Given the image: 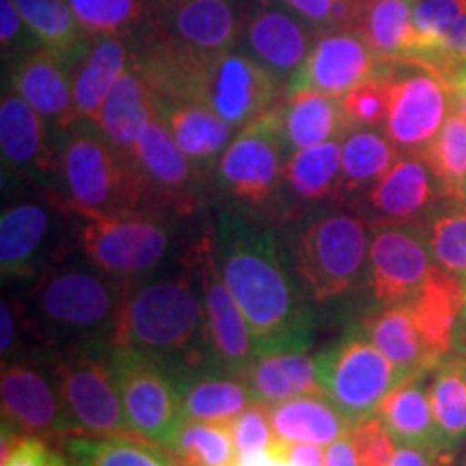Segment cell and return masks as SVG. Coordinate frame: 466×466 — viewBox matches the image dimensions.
<instances>
[{"instance_id": "obj_1", "label": "cell", "mask_w": 466, "mask_h": 466, "mask_svg": "<svg viewBox=\"0 0 466 466\" xmlns=\"http://www.w3.org/2000/svg\"><path fill=\"white\" fill-rule=\"evenodd\" d=\"M212 240L220 275L253 330L258 357L309 352V299L285 264L268 220L227 208L218 214Z\"/></svg>"}, {"instance_id": "obj_2", "label": "cell", "mask_w": 466, "mask_h": 466, "mask_svg": "<svg viewBox=\"0 0 466 466\" xmlns=\"http://www.w3.org/2000/svg\"><path fill=\"white\" fill-rule=\"evenodd\" d=\"M110 346L134 350L171 376L208 363L206 305L195 247L175 266L127 285Z\"/></svg>"}, {"instance_id": "obj_3", "label": "cell", "mask_w": 466, "mask_h": 466, "mask_svg": "<svg viewBox=\"0 0 466 466\" xmlns=\"http://www.w3.org/2000/svg\"><path fill=\"white\" fill-rule=\"evenodd\" d=\"M134 58L156 93L201 104L236 130L279 104L283 83L240 48L218 55L171 44H134Z\"/></svg>"}, {"instance_id": "obj_4", "label": "cell", "mask_w": 466, "mask_h": 466, "mask_svg": "<svg viewBox=\"0 0 466 466\" xmlns=\"http://www.w3.org/2000/svg\"><path fill=\"white\" fill-rule=\"evenodd\" d=\"M127 285L86 258L56 261L28 294V329L55 352L110 343Z\"/></svg>"}, {"instance_id": "obj_5", "label": "cell", "mask_w": 466, "mask_h": 466, "mask_svg": "<svg viewBox=\"0 0 466 466\" xmlns=\"http://www.w3.org/2000/svg\"><path fill=\"white\" fill-rule=\"evenodd\" d=\"M50 199L63 214L78 218L141 209L137 182L124 156L96 121L78 119L58 138V182Z\"/></svg>"}, {"instance_id": "obj_6", "label": "cell", "mask_w": 466, "mask_h": 466, "mask_svg": "<svg viewBox=\"0 0 466 466\" xmlns=\"http://www.w3.org/2000/svg\"><path fill=\"white\" fill-rule=\"evenodd\" d=\"M367 220L343 208L309 214L291 244L294 272L307 299L329 305L346 296L367 275Z\"/></svg>"}, {"instance_id": "obj_7", "label": "cell", "mask_w": 466, "mask_h": 466, "mask_svg": "<svg viewBox=\"0 0 466 466\" xmlns=\"http://www.w3.org/2000/svg\"><path fill=\"white\" fill-rule=\"evenodd\" d=\"M288 158L281 104H277L233 137L212 175L214 188L229 203V209L277 220L279 190Z\"/></svg>"}, {"instance_id": "obj_8", "label": "cell", "mask_w": 466, "mask_h": 466, "mask_svg": "<svg viewBox=\"0 0 466 466\" xmlns=\"http://www.w3.org/2000/svg\"><path fill=\"white\" fill-rule=\"evenodd\" d=\"M50 367L72 421L74 436L141 439L127 423L110 365V343H85L56 350Z\"/></svg>"}, {"instance_id": "obj_9", "label": "cell", "mask_w": 466, "mask_h": 466, "mask_svg": "<svg viewBox=\"0 0 466 466\" xmlns=\"http://www.w3.org/2000/svg\"><path fill=\"white\" fill-rule=\"evenodd\" d=\"M173 217L151 209L80 218V250L104 272L124 283L141 281L160 270L173 248Z\"/></svg>"}, {"instance_id": "obj_10", "label": "cell", "mask_w": 466, "mask_h": 466, "mask_svg": "<svg viewBox=\"0 0 466 466\" xmlns=\"http://www.w3.org/2000/svg\"><path fill=\"white\" fill-rule=\"evenodd\" d=\"M127 165L137 182L141 209L186 218L201 208L208 179L197 171L156 113L138 134Z\"/></svg>"}, {"instance_id": "obj_11", "label": "cell", "mask_w": 466, "mask_h": 466, "mask_svg": "<svg viewBox=\"0 0 466 466\" xmlns=\"http://www.w3.org/2000/svg\"><path fill=\"white\" fill-rule=\"evenodd\" d=\"M322 393L354 425L378 415L401 378L365 333H350L316 357Z\"/></svg>"}, {"instance_id": "obj_12", "label": "cell", "mask_w": 466, "mask_h": 466, "mask_svg": "<svg viewBox=\"0 0 466 466\" xmlns=\"http://www.w3.org/2000/svg\"><path fill=\"white\" fill-rule=\"evenodd\" d=\"M110 365L134 434L167 450L186 423L173 376L143 354L119 346H110Z\"/></svg>"}, {"instance_id": "obj_13", "label": "cell", "mask_w": 466, "mask_h": 466, "mask_svg": "<svg viewBox=\"0 0 466 466\" xmlns=\"http://www.w3.org/2000/svg\"><path fill=\"white\" fill-rule=\"evenodd\" d=\"M240 33V0H147V17L134 44L160 42L218 55L236 50Z\"/></svg>"}, {"instance_id": "obj_14", "label": "cell", "mask_w": 466, "mask_h": 466, "mask_svg": "<svg viewBox=\"0 0 466 466\" xmlns=\"http://www.w3.org/2000/svg\"><path fill=\"white\" fill-rule=\"evenodd\" d=\"M423 223H371L367 288L380 307L408 302L432 270Z\"/></svg>"}, {"instance_id": "obj_15", "label": "cell", "mask_w": 466, "mask_h": 466, "mask_svg": "<svg viewBox=\"0 0 466 466\" xmlns=\"http://www.w3.org/2000/svg\"><path fill=\"white\" fill-rule=\"evenodd\" d=\"M395 67L398 63L382 61L357 28L322 31L318 33L299 72L289 78L288 96L313 91L343 97L367 80L395 74Z\"/></svg>"}, {"instance_id": "obj_16", "label": "cell", "mask_w": 466, "mask_h": 466, "mask_svg": "<svg viewBox=\"0 0 466 466\" xmlns=\"http://www.w3.org/2000/svg\"><path fill=\"white\" fill-rule=\"evenodd\" d=\"M3 423L20 436L37 439H74L66 404L52 367L33 360H5L0 374Z\"/></svg>"}, {"instance_id": "obj_17", "label": "cell", "mask_w": 466, "mask_h": 466, "mask_svg": "<svg viewBox=\"0 0 466 466\" xmlns=\"http://www.w3.org/2000/svg\"><path fill=\"white\" fill-rule=\"evenodd\" d=\"M195 253L206 305L209 360L227 371L244 376L258 360V348L248 319L244 318L240 305L233 299L218 270L212 233H206L197 242Z\"/></svg>"}, {"instance_id": "obj_18", "label": "cell", "mask_w": 466, "mask_h": 466, "mask_svg": "<svg viewBox=\"0 0 466 466\" xmlns=\"http://www.w3.org/2000/svg\"><path fill=\"white\" fill-rule=\"evenodd\" d=\"M318 31L289 11L281 0H244L238 48L261 63L281 83L299 72Z\"/></svg>"}, {"instance_id": "obj_19", "label": "cell", "mask_w": 466, "mask_h": 466, "mask_svg": "<svg viewBox=\"0 0 466 466\" xmlns=\"http://www.w3.org/2000/svg\"><path fill=\"white\" fill-rule=\"evenodd\" d=\"M58 209L50 199L11 203L0 217V270L3 279H37L63 259L58 250Z\"/></svg>"}, {"instance_id": "obj_20", "label": "cell", "mask_w": 466, "mask_h": 466, "mask_svg": "<svg viewBox=\"0 0 466 466\" xmlns=\"http://www.w3.org/2000/svg\"><path fill=\"white\" fill-rule=\"evenodd\" d=\"M415 67L404 76L395 72L391 106L384 119V134L404 154H421L451 110L450 85L439 74Z\"/></svg>"}, {"instance_id": "obj_21", "label": "cell", "mask_w": 466, "mask_h": 466, "mask_svg": "<svg viewBox=\"0 0 466 466\" xmlns=\"http://www.w3.org/2000/svg\"><path fill=\"white\" fill-rule=\"evenodd\" d=\"M3 165L50 197L58 182V137L26 100L9 91L0 102Z\"/></svg>"}, {"instance_id": "obj_22", "label": "cell", "mask_w": 466, "mask_h": 466, "mask_svg": "<svg viewBox=\"0 0 466 466\" xmlns=\"http://www.w3.org/2000/svg\"><path fill=\"white\" fill-rule=\"evenodd\" d=\"M11 91L31 104L58 138L78 124L74 66L55 52L35 48L17 58L11 69Z\"/></svg>"}, {"instance_id": "obj_23", "label": "cell", "mask_w": 466, "mask_h": 466, "mask_svg": "<svg viewBox=\"0 0 466 466\" xmlns=\"http://www.w3.org/2000/svg\"><path fill=\"white\" fill-rule=\"evenodd\" d=\"M341 141H330L291 154L283 168L277 220H294L339 203Z\"/></svg>"}, {"instance_id": "obj_24", "label": "cell", "mask_w": 466, "mask_h": 466, "mask_svg": "<svg viewBox=\"0 0 466 466\" xmlns=\"http://www.w3.org/2000/svg\"><path fill=\"white\" fill-rule=\"evenodd\" d=\"M442 197L445 192L423 156L406 154L395 160L360 203H365L371 223H421L423 214Z\"/></svg>"}, {"instance_id": "obj_25", "label": "cell", "mask_w": 466, "mask_h": 466, "mask_svg": "<svg viewBox=\"0 0 466 466\" xmlns=\"http://www.w3.org/2000/svg\"><path fill=\"white\" fill-rule=\"evenodd\" d=\"M154 113L168 127L197 171L212 179L218 160L236 137V127L201 104L175 100L160 93H154Z\"/></svg>"}, {"instance_id": "obj_26", "label": "cell", "mask_w": 466, "mask_h": 466, "mask_svg": "<svg viewBox=\"0 0 466 466\" xmlns=\"http://www.w3.org/2000/svg\"><path fill=\"white\" fill-rule=\"evenodd\" d=\"M186 421L231 423L255 404L247 378L233 374L212 360L173 376Z\"/></svg>"}, {"instance_id": "obj_27", "label": "cell", "mask_w": 466, "mask_h": 466, "mask_svg": "<svg viewBox=\"0 0 466 466\" xmlns=\"http://www.w3.org/2000/svg\"><path fill=\"white\" fill-rule=\"evenodd\" d=\"M408 305L412 307L419 333L430 354L441 363L450 357L456 341L460 316L466 307V283L434 264L423 288L408 300Z\"/></svg>"}, {"instance_id": "obj_28", "label": "cell", "mask_w": 466, "mask_h": 466, "mask_svg": "<svg viewBox=\"0 0 466 466\" xmlns=\"http://www.w3.org/2000/svg\"><path fill=\"white\" fill-rule=\"evenodd\" d=\"M363 333L391 360L401 380L425 378L439 365L419 333L415 313L408 302L382 307L374 316L365 318Z\"/></svg>"}, {"instance_id": "obj_29", "label": "cell", "mask_w": 466, "mask_h": 466, "mask_svg": "<svg viewBox=\"0 0 466 466\" xmlns=\"http://www.w3.org/2000/svg\"><path fill=\"white\" fill-rule=\"evenodd\" d=\"M154 93L147 76L132 56L130 66L116 80L97 116V127L126 160L143 126L154 116Z\"/></svg>"}, {"instance_id": "obj_30", "label": "cell", "mask_w": 466, "mask_h": 466, "mask_svg": "<svg viewBox=\"0 0 466 466\" xmlns=\"http://www.w3.org/2000/svg\"><path fill=\"white\" fill-rule=\"evenodd\" d=\"M134 56L132 37H104L91 44L74 69V102L80 119L97 121L100 110Z\"/></svg>"}, {"instance_id": "obj_31", "label": "cell", "mask_w": 466, "mask_h": 466, "mask_svg": "<svg viewBox=\"0 0 466 466\" xmlns=\"http://www.w3.org/2000/svg\"><path fill=\"white\" fill-rule=\"evenodd\" d=\"M281 119L288 156L316 145L341 141L350 132L341 97L324 93L302 91L288 96V102L281 104Z\"/></svg>"}, {"instance_id": "obj_32", "label": "cell", "mask_w": 466, "mask_h": 466, "mask_svg": "<svg viewBox=\"0 0 466 466\" xmlns=\"http://www.w3.org/2000/svg\"><path fill=\"white\" fill-rule=\"evenodd\" d=\"M268 408L279 441L285 442L330 445L348 436L354 425L324 393L299 395Z\"/></svg>"}, {"instance_id": "obj_33", "label": "cell", "mask_w": 466, "mask_h": 466, "mask_svg": "<svg viewBox=\"0 0 466 466\" xmlns=\"http://www.w3.org/2000/svg\"><path fill=\"white\" fill-rule=\"evenodd\" d=\"M400 149L374 127L350 130L341 143L339 203H360L398 160Z\"/></svg>"}, {"instance_id": "obj_34", "label": "cell", "mask_w": 466, "mask_h": 466, "mask_svg": "<svg viewBox=\"0 0 466 466\" xmlns=\"http://www.w3.org/2000/svg\"><path fill=\"white\" fill-rule=\"evenodd\" d=\"M425 378L401 380L384 398L378 417L387 425L398 445L421 447V450L442 451L439 428L430 401V391L423 384Z\"/></svg>"}, {"instance_id": "obj_35", "label": "cell", "mask_w": 466, "mask_h": 466, "mask_svg": "<svg viewBox=\"0 0 466 466\" xmlns=\"http://www.w3.org/2000/svg\"><path fill=\"white\" fill-rule=\"evenodd\" d=\"M250 393L259 404L272 406L299 395L322 393L316 357L307 352H277L258 357L244 374Z\"/></svg>"}, {"instance_id": "obj_36", "label": "cell", "mask_w": 466, "mask_h": 466, "mask_svg": "<svg viewBox=\"0 0 466 466\" xmlns=\"http://www.w3.org/2000/svg\"><path fill=\"white\" fill-rule=\"evenodd\" d=\"M415 0H370L357 31L382 61L408 66L415 56Z\"/></svg>"}, {"instance_id": "obj_37", "label": "cell", "mask_w": 466, "mask_h": 466, "mask_svg": "<svg viewBox=\"0 0 466 466\" xmlns=\"http://www.w3.org/2000/svg\"><path fill=\"white\" fill-rule=\"evenodd\" d=\"M15 5L37 44L63 56L76 69L93 39L78 25L69 0H15Z\"/></svg>"}, {"instance_id": "obj_38", "label": "cell", "mask_w": 466, "mask_h": 466, "mask_svg": "<svg viewBox=\"0 0 466 466\" xmlns=\"http://www.w3.org/2000/svg\"><path fill=\"white\" fill-rule=\"evenodd\" d=\"M430 401L439 428L442 451H453L466 441V357L450 354L432 370Z\"/></svg>"}, {"instance_id": "obj_39", "label": "cell", "mask_w": 466, "mask_h": 466, "mask_svg": "<svg viewBox=\"0 0 466 466\" xmlns=\"http://www.w3.org/2000/svg\"><path fill=\"white\" fill-rule=\"evenodd\" d=\"M165 451L175 466H236L238 462L229 423L186 421Z\"/></svg>"}, {"instance_id": "obj_40", "label": "cell", "mask_w": 466, "mask_h": 466, "mask_svg": "<svg viewBox=\"0 0 466 466\" xmlns=\"http://www.w3.org/2000/svg\"><path fill=\"white\" fill-rule=\"evenodd\" d=\"M423 160L432 168L447 199H464L466 182V119L450 113L439 134L421 151Z\"/></svg>"}, {"instance_id": "obj_41", "label": "cell", "mask_w": 466, "mask_h": 466, "mask_svg": "<svg viewBox=\"0 0 466 466\" xmlns=\"http://www.w3.org/2000/svg\"><path fill=\"white\" fill-rule=\"evenodd\" d=\"M67 450L78 466H175L162 447L141 439L74 436Z\"/></svg>"}, {"instance_id": "obj_42", "label": "cell", "mask_w": 466, "mask_h": 466, "mask_svg": "<svg viewBox=\"0 0 466 466\" xmlns=\"http://www.w3.org/2000/svg\"><path fill=\"white\" fill-rule=\"evenodd\" d=\"M86 37H132L147 17V0H69Z\"/></svg>"}, {"instance_id": "obj_43", "label": "cell", "mask_w": 466, "mask_h": 466, "mask_svg": "<svg viewBox=\"0 0 466 466\" xmlns=\"http://www.w3.org/2000/svg\"><path fill=\"white\" fill-rule=\"evenodd\" d=\"M425 233L434 264L466 283V208L453 199L450 208L436 209Z\"/></svg>"}, {"instance_id": "obj_44", "label": "cell", "mask_w": 466, "mask_h": 466, "mask_svg": "<svg viewBox=\"0 0 466 466\" xmlns=\"http://www.w3.org/2000/svg\"><path fill=\"white\" fill-rule=\"evenodd\" d=\"M466 14V0H415V56L408 66H423L425 58L442 44L451 26Z\"/></svg>"}, {"instance_id": "obj_45", "label": "cell", "mask_w": 466, "mask_h": 466, "mask_svg": "<svg viewBox=\"0 0 466 466\" xmlns=\"http://www.w3.org/2000/svg\"><path fill=\"white\" fill-rule=\"evenodd\" d=\"M393 76L367 80V83L354 86L341 97V108L346 115L350 130L357 127H376L384 126V119L391 106V83Z\"/></svg>"}, {"instance_id": "obj_46", "label": "cell", "mask_w": 466, "mask_h": 466, "mask_svg": "<svg viewBox=\"0 0 466 466\" xmlns=\"http://www.w3.org/2000/svg\"><path fill=\"white\" fill-rule=\"evenodd\" d=\"M289 11L318 33L357 28L370 0H281Z\"/></svg>"}, {"instance_id": "obj_47", "label": "cell", "mask_w": 466, "mask_h": 466, "mask_svg": "<svg viewBox=\"0 0 466 466\" xmlns=\"http://www.w3.org/2000/svg\"><path fill=\"white\" fill-rule=\"evenodd\" d=\"M229 428L233 442H236L238 456L270 450L279 441L275 425H272L270 419V408L266 404H259V401L250 404L247 410L233 419Z\"/></svg>"}, {"instance_id": "obj_48", "label": "cell", "mask_w": 466, "mask_h": 466, "mask_svg": "<svg viewBox=\"0 0 466 466\" xmlns=\"http://www.w3.org/2000/svg\"><path fill=\"white\" fill-rule=\"evenodd\" d=\"M348 436L360 466H389L398 451V442L378 415L352 425Z\"/></svg>"}, {"instance_id": "obj_49", "label": "cell", "mask_w": 466, "mask_h": 466, "mask_svg": "<svg viewBox=\"0 0 466 466\" xmlns=\"http://www.w3.org/2000/svg\"><path fill=\"white\" fill-rule=\"evenodd\" d=\"M419 67L439 74L447 85L466 76V14L451 26L439 48Z\"/></svg>"}, {"instance_id": "obj_50", "label": "cell", "mask_w": 466, "mask_h": 466, "mask_svg": "<svg viewBox=\"0 0 466 466\" xmlns=\"http://www.w3.org/2000/svg\"><path fill=\"white\" fill-rule=\"evenodd\" d=\"M0 46L3 55H15L20 52V58L35 48H42L33 33L28 31L25 17L17 9L15 0H0Z\"/></svg>"}, {"instance_id": "obj_51", "label": "cell", "mask_w": 466, "mask_h": 466, "mask_svg": "<svg viewBox=\"0 0 466 466\" xmlns=\"http://www.w3.org/2000/svg\"><path fill=\"white\" fill-rule=\"evenodd\" d=\"M52 450L37 436H20L9 453L0 456V466H48Z\"/></svg>"}, {"instance_id": "obj_52", "label": "cell", "mask_w": 466, "mask_h": 466, "mask_svg": "<svg viewBox=\"0 0 466 466\" xmlns=\"http://www.w3.org/2000/svg\"><path fill=\"white\" fill-rule=\"evenodd\" d=\"M25 318V307L17 305L15 300H3L0 305V322H3V330H0V350H3V360L7 357H14L17 337L26 330H20V319Z\"/></svg>"}, {"instance_id": "obj_53", "label": "cell", "mask_w": 466, "mask_h": 466, "mask_svg": "<svg viewBox=\"0 0 466 466\" xmlns=\"http://www.w3.org/2000/svg\"><path fill=\"white\" fill-rule=\"evenodd\" d=\"M451 456L432 450H421V447L400 445L398 451L389 466H447Z\"/></svg>"}, {"instance_id": "obj_54", "label": "cell", "mask_w": 466, "mask_h": 466, "mask_svg": "<svg viewBox=\"0 0 466 466\" xmlns=\"http://www.w3.org/2000/svg\"><path fill=\"white\" fill-rule=\"evenodd\" d=\"M283 453L288 456L291 466H326V451L319 450V445L313 442H285Z\"/></svg>"}, {"instance_id": "obj_55", "label": "cell", "mask_w": 466, "mask_h": 466, "mask_svg": "<svg viewBox=\"0 0 466 466\" xmlns=\"http://www.w3.org/2000/svg\"><path fill=\"white\" fill-rule=\"evenodd\" d=\"M326 466H360L350 436L330 442L329 450H326Z\"/></svg>"}, {"instance_id": "obj_56", "label": "cell", "mask_w": 466, "mask_h": 466, "mask_svg": "<svg viewBox=\"0 0 466 466\" xmlns=\"http://www.w3.org/2000/svg\"><path fill=\"white\" fill-rule=\"evenodd\" d=\"M450 96H451V110H453V113L462 115L466 119V76L450 83Z\"/></svg>"}, {"instance_id": "obj_57", "label": "cell", "mask_w": 466, "mask_h": 466, "mask_svg": "<svg viewBox=\"0 0 466 466\" xmlns=\"http://www.w3.org/2000/svg\"><path fill=\"white\" fill-rule=\"evenodd\" d=\"M453 350H456L458 354H462V357H466V307H464L462 316H460L458 330H456V341H453Z\"/></svg>"}, {"instance_id": "obj_58", "label": "cell", "mask_w": 466, "mask_h": 466, "mask_svg": "<svg viewBox=\"0 0 466 466\" xmlns=\"http://www.w3.org/2000/svg\"><path fill=\"white\" fill-rule=\"evenodd\" d=\"M48 466H67V462H66V458L61 456V453L52 451V453H50V462H48Z\"/></svg>"}, {"instance_id": "obj_59", "label": "cell", "mask_w": 466, "mask_h": 466, "mask_svg": "<svg viewBox=\"0 0 466 466\" xmlns=\"http://www.w3.org/2000/svg\"><path fill=\"white\" fill-rule=\"evenodd\" d=\"M464 201H466V182H464Z\"/></svg>"}, {"instance_id": "obj_60", "label": "cell", "mask_w": 466, "mask_h": 466, "mask_svg": "<svg viewBox=\"0 0 466 466\" xmlns=\"http://www.w3.org/2000/svg\"><path fill=\"white\" fill-rule=\"evenodd\" d=\"M464 466H466V462H464Z\"/></svg>"}]
</instances>
